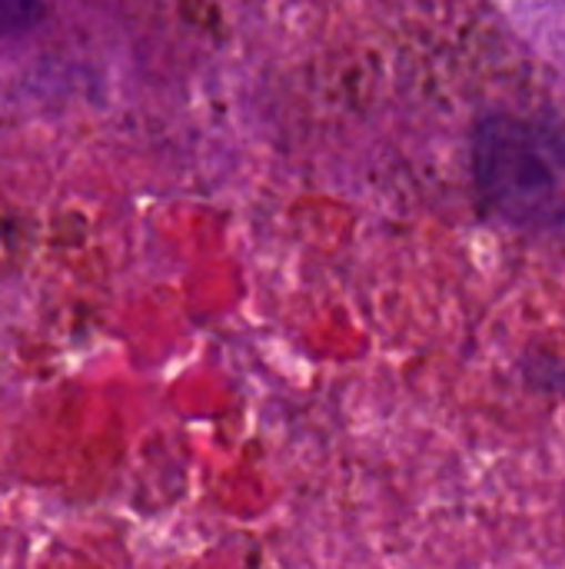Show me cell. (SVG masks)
Masks as SVG:
<instances>
[{
	"label": "cell",
	"instance_id": "obj_2",
	"mask_svg": "<svg viewBox=\"0 0 565 569\" xmlns=\"http://www.w3.org/2000/svg\"><path fill=\"white\" fill-rule=\"evenodd\" d=\"M43 17V0H0V37L23 33Z\"/></svg>",
	"mask_w": 565,
	"mask_h": 569
},
{
	"label": "cell",
	"instance_id": "obj_1",
	"mask_svg": "<svg viewBox=\"0 0 565 569\" xmlns=\"http://www.w3.org/2000/svg\"><path fill=\"white\" fill-rule=\"evenodd\" d=\"M476 183L519 227H565V127L493 113L480 123Z\"/></svg>",
	"mask_w": 565,
	"mask_h": 569
}]
</instances>
